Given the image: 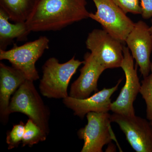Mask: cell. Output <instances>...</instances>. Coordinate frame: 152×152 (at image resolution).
Listing matches in <instances>:
<instances>
[{"label": "cell", "instance_id": "cell-7", "mask_svg": "<svg viewBox=\"0 0 152 152\" xmlns=\"http://www.w3.org/2000/svg\"><path fill=\"white\" fill-rule=\"evenodd\" d=\"M123 43L104 29H95L89 34L86 46L105 69L121 67L124 59Z\"/></svg>", "mask_w": 152, "mask_h": 152}, {"label": "cell", "instance_id": "cell-12", "mask_svg": "<svg viewBox=\"0 0 152 152\" xmlns=\"http://www.w3.org/2000/svg\"><path fill=\"white\" fill-rule=\"evenodd\" d=\"M122 80H120L115 86L110 88H104L86 99H76L69 96L63 99V103L73 111L75 115L81 118H83L90 112L108 113L110 110L111 97L118 90Z\"/></svg>", "mask_w": 152, "mask_h": 152}, {"label": "cell", "instance_id": "cell-19", "mask_svg": "<svg viewBox=\"0 0 152 152\" xmlns=\"http://www.w3.org/2000/svg\"><path fill=\"white\" fill-rule=\"evenodd\" d=\"M126 13L141 15L140 0H113Z\"/></svg>", "mask_w": 152, "mask_h": 152}, {"label": "cell", "instance_id": "cell-10", "mask_svg": "<svg viewBox=\"0 0 152 152\" xmlns=\"http://www.w3.org/2000/svg\"><path fill=\"white\" fill-rule=\"evenodd\" d=\"M125 42L140 67L142 76L145 77L149 75L151 62L150 58L152 52V34L150 26L142 20L135 23Z\"/></svg>", "mask_w": 152, "mask_h": 152}, {"label": "cell", "instance_id": "cell-23", "mask_svg": "<svg viewBox=\"0 0 152 152\" xmlns=\"http://www.w3.org/2000/svg\"><path fill=\"white\" fill-rule=\"evenodd\" d=\"M150 121V123H151V124L152 126V120H151V121Z\"/></svg>", "mask_w": 152, "mask_h": 152}, {"label": "cell", "instance_id": "cell-16", "mask_svg": "<svg viewBox=\"0 0 152 152\" xmlns=\"http://www.w3.org/2000/svg\"><path fill=\"white\" fill-rule=\"evenodd\" d=\"M47 135L32 120L29 118L25 124L24 134L22 142L23 147L28 145L31 147L39 142L45 141Z\"/></svg>", "mask_w": 152, "mask_h": 152}, {"label": "cell", "instance_id": "cell-4", "mask_svg": "<svg viewBox=\"0 0 152 152\" xmlns=\"http://www.w3.org/2000/svg\"><path fill=\"white\" fill-rule=\"evenodd\" d=\"M49 43L48 38L42 36L20 46L15 45L8 50L0 49V60H7L12 66L23 74L27 80L34 82L39 78L36 63L49 49Z\"/></svg>", "mask_w": 152, "mask_h": 152}, {"label": "cell", "instance_id": "cell-5", "mask_svg": "<svg viewBox=\"0 0 152 152\" xmlns=\"http://www.w3.org/2000/svg\"><path fill=\"white\" fill-rule=\"evenodd\" d=\"M96 12L90 13L89 18L100 24L103 29L123 43L135 23L113 0H92Z\"/></svg>", "mask_w": 152, "mask_h": 152}, {"label": "cell", "instance_id": "cell-11", "mask_svg": "<svg viewBox=\"0 0 152 152\" xmlns=\"http://www.w3.org/2000/svg\"><path fill=\"white\" fill-rule=\"evenodd\" d=\"M83 64L78 78L71 85L69 95L71 97L86 99L93 92L98 91V80L105 69L89 53L85 55Z\"/></svg>", "mask_w": 152, "mask_h": 152}, {"label": "cell", "instance_id": "cell-21", "mask_svg": "<svg viewBox=\"0 0 152 152\" xmlns=\"http://www.w3.org/2000/svg\"><path fill=\"white\" fill-rule=\"evenodd\" d=\"M150 31H151V34H152V20L151 22V26L150 27Z\"/></svg>", "mask_w": 152, "mask_h": 152}, {"label": "cell", "instance_id": "cell-15", "mask_svg": "<svg viewBox=\"0 0 152 152\" xmlns=\"http://www.w3.org/2000/svg\"><path fill=\"white\" fill-rule=\"evenodd\" d=\"M34 5L33 0H0V8L15 23L26 21Z\"/></svg>", "mask_w": 152, "mask_h": 152}, {"label": "cell", "instance_id": "cell-3", "mask_svg": "<svg viewBox=\"0 0 152 152\" xmlns=\"http://www.w3.org/2000/svg\"><path fill=\"white\" fill-rule=\"evenodd\" d=\"M33 83L27 80L14 93L9 105L8 114L20 113L26 115L48 135L50 110Z\"/></svg>", "mask_w": 152, "mask_h": 152}, {"label": "cell", "instance_id": "cell-1", "mask_svg": "<svg viewBox=\"0 0 152 152\" xmlns=\"http://www.w3.org/2000/svg\"><path fill=\"white\" fill-rule=\"evenodd\" d=\"M86 0H39L26 22L31 32L56 31L89 18Z\"/></svg>", "mask_w": 152, "mask_h": 152}, {"label": "cell", "instance_id": "cell-8", "mask_svg": "<svg viewBox=\"0 0 152 152\" xmlns=\"http://www.w3.org/2000/svg\"><path fill=\"white\" fill-rule=\"evenodd\" d=\"M124 59L121 67L125 75L126 82L119 95L112 103L110 110L114 113L125 115H134V102L140 92L141 84L138 76L137 67L134 65V58L128 47L124 46Z\"/></svg>", "mask_w": 152, "mask_h": 152}, {"label": "cell", "instance_id": "cell-17", "mask_svg": "<svg viewBox=\"0 0 152 152\" xmlns=\"http://www.w3.org/2000/svg\"><path fill=\"white\" fill-rule=\"evenodd\" d=\"M140 93L146 104L147 119L151 121L152 120V62L149 75L142 81Z\"/></svg>", "mask_w": 152, "mask_h": 152}, {"label": "cell", "instance_id": "cell-20", "mask_svg": "<svg viewBox=\"0 0 152 152\" xmlns=\"http://www.w3.org/2000/svg\"><path fill=\"white\" fill-rule=\"evenodd\" d=\"M142 16L148 20L152 18V0H140Z\"/></svg>", "mask_w": 152, "mask_h": 152}, {"label": "cell", "instance_id": "cell-6", "mask_svg": "<svg viewBox=\"0 0 152 152\" xmlns=\"http://www.w3.org/2000/svg\"><path fill=\"white\" fill-rule=\"evenodd\" d=\"M108 113L91 112L86 115L88 124L79 129V139L83 140L81 152H102L104 146L115 139Z\"/></svg>", "mask_w": 152, "mask_h": 152}, {"label": "cell", "instance_id": "cell-2", "mask_svg": "<svg viewBox=\"0 0 152 152\" xmlns=\"http://www.w3.org/2000/svg\"><path fill=\"white\" fill-rule=\"evenodd\" d=\"M84 61L75 59V56L61 64L52 57L42 66V76L39 85L40 93L50 99H62L69 96L68 87L72 76Z\"/></svg>", "mask_w": 152, "mask_h": 152}, {"label": "cell", "instance_id": "cell-14", "mask_svg": "<svg viewBox=\"0 0 152 152\" xmlns=\"http://www.w3.org/2000/svg\"><path fill=\"white\" fill-rule=\"evenodd\" d=\"M10 18L0 8V49L6 50L15 39L18 41L26 40L31 31L26 22L11 23Z\"/></svg>", "mask_w": 152, "mask_h": 152}, {"label": "cell", "instance_id": "cell-9", "mask_svg": "<svg viewBox=\"0 0 152 152\" xmlns=\"http://www.w3.org/2000/svg\"><path fill=\"white\" fill-rule=\"evenodd\" d=\"M112 122L116 123L126 139L137 152H152V126L150 121L141 117L114 113Z\"/></svg>", "mask_w": 152, "mask_h": 152}, {"label": "cell", "instance_id": "cell-13", "mask_svg": "<svg viewBox=\"0 0 152 152\" xmlns=\"http://www.w3.org/2000/svg\"><path fill=\"white\" fill-rule=\"evenodd\" d=\"M26 80L20 71L0 63V118L3 124H6L8 121L11 96Z\"/></svg>", "mask_w": 152, "mask_h": 152}, {"label": "cell", "instance_id": "cell-22", "mask_svg": "<svg viewBox=\"0 0 152 152\" xmlns=\"http://www.w3.org/2000/svg\"><path fill=\"white\" fill-rule=\"evenodd\" d=\"M33 1H34V4H36V3L38 2L39 0H33Z\"/></svg>", "mask_w": 152, "mask_h": 152}, {"label": "cell", "instance_id": "cell-18", "mask_svg": "<svg viewBox=\"0 0 152 152\" xmlns=\"http://www.w3.org/2000/svg\"><path fill=\"white\" fill-rule=\"evenodd\" d=\"M25 124L23 122L14 125L10 131L7 133L6 142L8 145V149L16 148L22 142L25 132Z\"/></svg>", "mask_w": 152, "mask_h": 152}]
</instances>
